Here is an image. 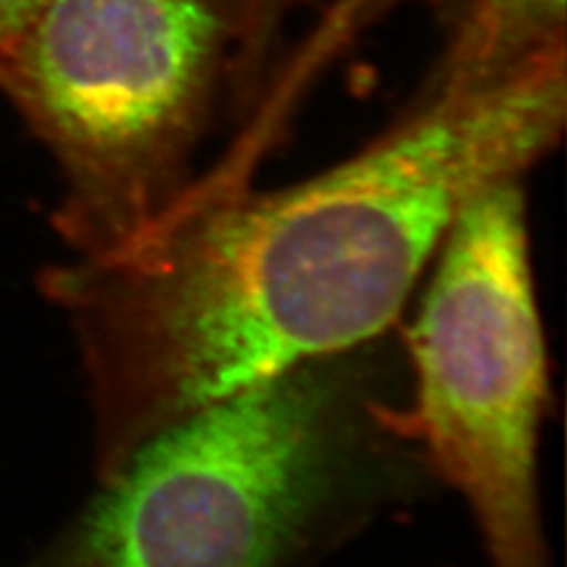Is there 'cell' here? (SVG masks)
<instances>
[{"label": "cell", "mask_w": 567, "mask_h": 567, "mask_svg": "<svg viewBox=\"0 0 567 567\" xmlns=\"http://www.w3.org/2000/svg\"><path fill=\"white\" fill-rule=\"evenodd\" d=\"M254 0H45L0 52V95L55 162L71 256L145 235L199 177Z\"/></svg>", "instance_id": "3957f363"}, {"label": "cell", "mask_w": 567, "mask_h": 567, "mask_svg": "<svg viewBox=\"0 0 567 567\" xmlns=\"http://www.w3.org/2000/svg\"><path fill=\"white\" fill-rule=\"evenodd\" d=\"M45 0H0V52L29 24Z\"/></svg>", "instance_id": "52a82bcc"}, {"label": "cell", "mask_w": 567, "mask_h": 567, "mask_svg": "<svg viewBox=\"0 0 567 567\" xmlns=\"http://www.w3.org/2000/svg\"><path fill=\"white\" fill-rule=\"evenodd\" d=\"M402 3H421V0H346V3L339 6V12L331 17L333 22L317 35V43H322L327 39H348V33L352 29L377 20L381 12L398 8Z\"/></svg>", "instance_id": "8992f818"}, {"label": "cell", "mask_w": 567, "mask_h": 567, "mask_svg": "<svg viewBox=\"0 0 567 567\" xmlns=\"http://www.w3.org/2000/svg\"><path fill=\"white\" fill-rule=\"evenodd\" d=\"M435 487L395 329L152 437L29 567H308Z\"/></svg>", "instance_id": "7a4b0ae2"}, {"label": "cell", "mask_w": 567, "mask_h": 567, "mask_svg": "<svg viewBox=\"0 0 567 567\" xmlns=\"http://www.w3.org/2000/svg\"><path fill=\"white\" fill-rule=\"evenodd\" d=\"M565 60L421 85L306 181L187 194L131 244L48 270L81 358L95 483L206 406L395 331L458 213L558 147Z\"/></svg>", "instance_id": "6da1fadb"}, {"label": "cell", "mask_w": 567, "mask_h": 567, "mask_svg": "<svg viewBox=\"0 0 567 567\" xmlns=\"http://www.w3.org/2000/svg\"><path fill=\"white\" fill-rule=\"evenodd\" d=\"M567 0H468L423 87L504 79L565 50Z\"/></svg>", "instance_id": "5b68a950"}, {"label": "cell", "mask_w": 567, "mask_h": 567, "mask_svg": "<svg viewBox=\"0 0 567 567\" xmlns=\"http://www.w3.org/2000/svg\"><path fill=\"white\" fill-rule=\"evenodd\" d=\"M423 281L400 333L435 481L464 502L489 567H554L539 496L548 358L525 181L461 210Z\"/></svg>", "instance_id": "277c9868"}]
</instances>
